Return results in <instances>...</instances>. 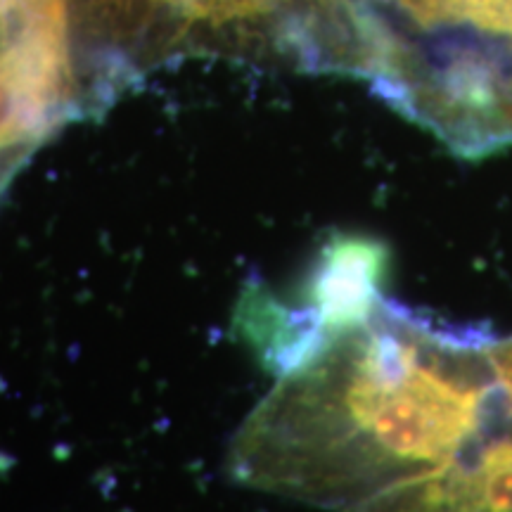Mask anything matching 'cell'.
Masks as SVG:
<instances>
[{
    "label": "cell",
    "mask_w": 512,
    "mask_h": 512,
    "mask_svg": "<svg viewBox=\"0 0 512 512\" xmlns=\"http://www.w3.org/2000/svg\"><path fill=\"white\" fill-rule=\"evenodd\" d=\"M275 375L233 437L228 472L342 512L446 463L505 396L489 349L384 299Z\"/></svg>",
    "instance_id": "cell-1"
},
{
    "label": "cell",
    "mask_w": 512,
    "mask_h": 512,
    "mask_svg": "<svg viewBox=\"0 0 512 512\" xmlns=\"http://www.w3.org/2000/svg\"><path fill=\"white\" fill-rule=\"evenodd\" d=\"M351 512H512L508 396H503L482 430L446 463L401 479Z\"/></svg>",
    "instance_id": "cell-2"
},
{
    "label": "cell",
    "mask_w": 512,
    "mask_h": 512,
    "mask_svg": "<svg viewBox=\"0 0 512 512\" xmlns=\"http://www.w3.org/2000/svg\"><path fill=\"white\" fill-rule=\"evenodd\" d=\"M150 3L188 22L228 24L271 15L287 0H150Z\"/></svg>",
    "instance_id": "cell-3"
},
{
    "label": "cell",
    "mask_w": 512,
    "mask_h": 512,
    "mask_svg": "<svg viewBox=\"0 0 512 512\" xmlns=\"http://www.w3.org/2000/svg\"><path fill=\"white\" fill-rule=\"evenodd\" d=\"M491 361H494L498 382H501L505 396H508L512 406V339L505 344H498V347H489Z\"/></svg>",
    "instance_id": "cell-4"
},
{
    "label": "cell",
    "mask_w": 512,
    "mask_h": 512,
    "mask_svg": "<svg viewBox=\"0 0 512 512\" xmlns=\"http://www.w3.org/2000/svg\"><path fill=\"white\" fill-rule=\"evenodd\" d=\"M3 190H5V188H3V185H0V195H3Z\"/></svg>",
    "instance_id": "cell-5"
}]
</instances>
